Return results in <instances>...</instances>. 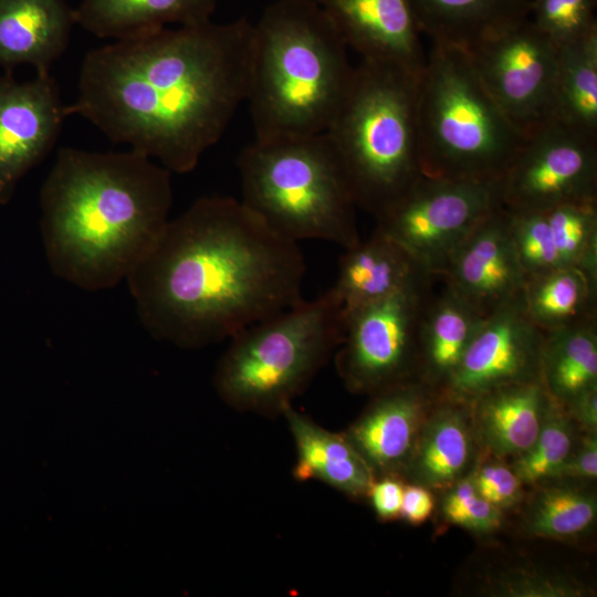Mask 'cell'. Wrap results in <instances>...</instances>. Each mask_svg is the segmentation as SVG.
I'll use <instances>...</instances> for the list:
<instances>
[{
  "mask_svg": "<svg viewBox=\"0 0 597 597\" xmlns=\"http://www.w3.org/2000/svg\"><path fill=\"white\" fill-rule=\"evenodd\" d=\"M597 0H532L530 19L558 49L597 31Z\"/></svg>",
  "mask_w": 597,
  "mask_h": 597,
  "instance_id": "cell-32",
  "label": "cell"
},
{
  "mask_svg": "<svg viewBox=\"0 0 597 597\" xmlns=\"http://www.w3.org/2000/svg\"><path fill=\"white\" fill-rule=\"evenodd\" d=\"M343 331L344 308L333 286L303 298L230 338L216 388L237 410L282 415L338 347Z\"/></svg>",
  "mask_w": 597,
  "mask_h": 597,
  "instance_id": "cell-8",
  "label": "cell"
},
{
  "mask_svg": "<svg viewBox=\"0 0 597 597\" xmlns=\"http://www.w3.org/2000/svg\"><path fill=\"white\" fill-rule=\"evenodd\" d=\"M282 415L296 447L295 480L314 479L348 496H367L376 475L345 433L322 428L292 405Z\"/></svg>",
  "mask_w": 597,
  "mask_h": 597,
  "instance_id": "cell-24",
  "label": "cell"
},
{
  "mask_svg": "<svg viewBox=\"0 0 597 597\" xmlns=\"http://www.w3.org/2000/svg\"><path fill=\"white\" fill-rule=\"evenodd\" d=\"M50 73L18 82L0 77V206L8 203L21 178L52 149L66 117Z\"/></svg>",
  "mask_w": 597,
  "mask_h": 597,
  "instance_id": "cell-14",
  "label": "cell"
},
{
  "mask_svg": "<svg viewBox=\"0 0 597 597\" xmlns=\"http://www.w3.org/2000/svg\"><path fill=\"white\" fill-rule=\"evenodd\" d=\"M441 281V280H440ZM423 306L416 378L437 395L458 368L484 317L442 281Z\"/></svg>",
  "mask_w": 597,
  "mask_h": 597,
  "instance_id": "cell-21",
  "label": "cell"
},
{
  "mask_svg": "<svg viewBox=\"0 0 597 597\" xmlns=\"http://www.w3.org/2000/svg\"><path fill=\"white\" fill-rule=\"evenodd\" d=\"M297 242L241 200L197 199L127 275L143 326L158 339L199 348L303 300Z\"/></svg>",
  "mask_w": 597,
  "mask_h": 597,
  "instance_id": "cell-2",
  "label": "cell"
},
{
  "mask_svg": "<svg viewBox=\"0 0 597 597\" xmlns=\"http://www.w3.org/2000/svg\"><path fill=\"white\" fill-rule=\"evenodd\" d=\"M404 486L396 475H383L374 480L367 498L380 521H392L400 516Z\"/></svg>",
  "mask_w": 597,
  "mask_h": 597,
  "instance_id": "cell-36",
  "label": "cell"
},
{
  "mask_svg": "<svg viewBox=\"0 0 597 597\" xmlns=\"http://www.w3.org/2000/svg\"><path fill=\"white\" fill-rule=\"evenodd\" d=\"M434 507L429 488L415 483L404 486L400 516L412 525L426 522Z\"/></svg>",
  "mask_w": 597,
  "mask_h": 597,
  "instance_id": "cell-38",
  "label": "cell"
},
{
  "mask_svg": "<svg viewBox=\"0 0 597 597\" xmlns=\"http://www.w3.org/2000/svg\"><path fill=\"white\" fill-rule=\"evenodd\" d=\"M540 377L563 406L597 386V320L544 333Z\"/></svg>",
  "mask_w": 597,
  "mask_h": 597,
  "instance_id": "cell-28",
  "label": "cell"
},
{
  "mask_svg": "<svg viewBox=\"0 0 597 597\" xmlns=\"http://www.w3.org/2000/svg\"><path fill=\"white\" fill-rule=\"evenodd\" d=\"M553 121L597 136V31L559 48Z\"/></svg>",
  "mask_w": 597,
  "mask_h": 597,
  "instance_id": "cell-29",
  "label": "cell"
},
{
  "mask_svg": "<svg viewBox=\"0 0 597 597\" xmlns=\"http://www.w3.org/2000/svg\"><path fill=\"white\" fill-rule=\"evenodd\" d=\"M505 212L526 274L577 266L597 275V202Z\"/></svg>",
  "mask_w": 597,
  "mask_h": 597,
  "instance_id": "cell-17",
  "label": "cell"
},
{
  "mask_svg": "<svg viewBox=\"0 0 597 597\" xmlns=\"http://www.w3.org/2000/svg\"><path fill=\"white\" fill-rule=\"evenodd\" d=\"M542 332L522 295L484 317L458 368L437 394L465 405L495 388L541 379Z\"/></svg>",
  "mask_w": 597,
  "mask_h": 597,
  "instance_id": "cell-13",
  "label": "cell"
},
{
  "mask_svg": "<svg viewBox=\"0 0 597 597\" xmlns=\"http://www.w3.org/2000/svg\"><path fill=\"white\" fill-rule=\"evenodd\" d=\"M441 513L447 522L476 533L492 532L502 523V510L478 493L472 474L447 489Z\"/></svg>",
  "mask_w": 597,
  "mask_h": 597,
  "instance_id": "cell-33",
  "label": "cell"
},
{
  "mask_svg": "<svg viewBox=\"0 0 597 597\" xmlns=\"http://www.w3.org/2000/svg\"><path fill=\"white\" fill-rule=\"evenodd\" d=\"M432 277L402 247L375 228L367 240L345 249L333 289L345 314Z\"/></svg>",
  "mask_w": 597,
  "mask_h": 597,
  "instance_id": "cell-20",
  "label": "cell"
},
{
  "mask_svg": "<svg viewBox=\"0 0 597 597\" xmlns=\"http://www.w3.org/2000/svg\"><path fill=\"white\" fill-rule=\"evenodd\" d=\"M418 139L428 177L500 180L524 137L463 48L432 43L418 76Z\"/></svg>",
  "mask_w": 597,
  "mask_h": 597,
  "instance_id": "cell-7",
  "label": "cell"
},
{
  "mask_svg": "<svg viewBox=\"0 0 597 597\" xmlns=\"http://www.w3.org/2000/svg\"><path fill=\"white\" fill-rule=\"evenodd\" d=\"M522 298L544 333L597 320V275L577 266L526 274Z\"/></svg>",
  "mask_w": 597,
  "mask_h": 597,
  "instance_id": "cell-27",
  "label": "cell"
},
{
  "mask_svg": "<svg viewBox=\"0 0 597 597\" xmlns=\"http://www.w3.org/2000/svg\"><path fill=\"white\" fill-rule=\"evenodd\" d=\"M431 43L468 48L484 34L530 15L532 0H409Z\"/></svg>",
  "mask_w": 597,
  "mask_h": 597,
  "instance_id": "cell-26",
  "label": "cell"
},
{
  "mask_svg": "<svg viewBox=\"0 0 597 597\" xmlns=\"http://www.w3.org/2000/svg\"><path fill=\"white\" fill-rule=\"evenodd\" d=\"M553 398L541 379L505 385L471 405L475 433L498 457H517L536 440Z\"/></svg>",
  "mask_w": 597,
  "mask_h": 597,
  "instance_id": "cell-22",
  "label": "cell"
},
{
  "mask_svg": "<svg viewBox=\"0 0 597 597\" xmlns=\"http://www.w3.org/2000/svg\"><path fill=\"white\" fill-rule=\"evenodd\" d=\"M405 473L415 483L449 489L462 478L474 453L469 405L436 397Z\"/></svg>",
  "mask_w": 597,
  "mask_h": 597,
  "instance_id": "cell-23",
  "label": "cell"
},
{
  "mask_svg": "<svg viewBox=\"0 0 597 597\" xmlns=\"http://www.w3.org/2000/svg\"><path fill=\"white\" fill-rule=\"evenodd\" d=\"M238 166L242 203L279 234L344 249L362 240L357 206L326 133L255 138Z\"/></svg>",
  "mask_w": 597,
  "mask_h": 597,
  "instance_id": "cell-6",
  "label": "cell"
},
{
  "mask_svg": "<svg viewBox=\"0 0 597 597\" xmlns=\"http://www.w3.org/2000/svg\"><path fill=\"white\" fill-rule=\"evenodd\" d=\"M75 10L66 0H0V66L30 64L50 73L66 50Z\"/></svg>",
  "mask_w": 597,
  "mask_h": 597,
  "instance_id": "cell-19",
  "label": "cell"
},
{
  "mask_svg": "<svg viewBox=\"0 0 597 597\" xmlns=\"http://www.w3.org/2000/svg\"><path fill=\"white\" fill-rule=\"evenodd\" d=\"M347 45L315 0H276L253 23L247 102L255 138L325 133L353 76Z\"/></svg>",
  "mask_w": 597,
  "mask_h": 597,
  "instance_id": "cell-4",
  "label": "cell"
},
{
  "mask_svg": "<svg viewBox=\"0 0 597 597\" xmlns=\"http://www.w3.org/2000/svg\"><path fill=\"white\" fill-rule=\"evenodd\" d=\"M569 417L578 422L588 433L597 431V386L590 387L565 406Z\"/></svg>",
  "mask_w": 597,
  "mask_h": 597,
  "instance_id": "cell-39",
  "label": "cell"
},
{
  "mask_svg": "<svg viewBox=\"0 0 597 597\" xmlns=\"http://www.w3.org/2000/svg\"><path fill=\"white\" fill-rule=\"evenodd\" d=\"M418 76L401 66L362 60L325 132L357 208L375 219L423 176Z\"/></svg>",
  "mask_w": 597,
  "mask_h": 597,
  "instance_id": "cell-5",
  "label": "cell"
},
{
  "mask_svg": "<svg viewBox=\"0 0 597 597\" xmlns=\"http://www.w3.org/2000/svg\"><path fill=\"white\" fill-rule=\"evenodd\" d=\"M493 591L515 597H569L579 596L585 589L574 580L521 570L500 579Z\"/></svg>",
  "mask_w": 597,
  "mask_h": 597,
  "instance_id": "cell-35",
  "label": "cell"
},
{
  "mask_svg": "<svg viewBox=\"0 0 597 597\" xmlns=\"http://www.w3.org/2000/svg\"><path fill=\"white\" fill-rule=\"evenodd\" d=\"M373 396L345 436L376 478L405 473L436 394L418 379L407 380Z\"/></svg>",
  "mask_w": 597,
  "mask_h": 597,
  "instance_id": "cell-16",
  "label": "cell"
},
{
  "mask_svg": "<svg viewBox=\"0 0 597 597\" xmlns=\"http://www.w3.org/2000/svg\"><path fill=\"white\" fill-rule=\"evenodd\" d=\"M464 50L488 93L523 137L553 122L559 49L530 15Z\"/></svg>",
  "mask_w": 597,
  "mask_h": 597,
  "instance_id": "cell-11",
  "label": "cell"
},
{
  "mask_svg": "<svg viewBox=\"0 0 597 597\" xmlns=\"http://www.w3.org/2000/svg\"><path fill=\"white\" fill-rule=\"evenodd\" d=\"M253 23L245 17L167 27L91 50L78 114L115 143L186 174L214 145L247 101Z\"/></svg>",
  "mask_w": 597,
  "mask_h": 597,
  "instance_id": "cell-1",
  "label": "cell"
},
{
  "mask_svg": "<svg viewBox=\"0 0 597 597\" xmlns=\"http://www.w3.org/2000/svg\"><path fill=\"white\" fill-rule=\"evenodd\" d=\"M597 476L596 433H588L572 449L557 478L593 480Z\"/></svg>",
  "mask_w": 597,
  "mask_h": 597,
  "instance_id": "cell-37",
  "label": "cell"
},
{
  "mask_svg": "<svg viewBox=\"0 0 597 597\" xmlns=\"http://www.w3.org/2000/svg\"><path fill=\"white\" fill-rule=\"evenodd\" d=\"M500 184L509 211L597 202V136L547 123L524 137Z\"/></svg>",
  "mask_w": 597,
  "mask_h": 597,
  "instance_id": "cell-12",
  "label": "cell"
},
{
  "mask_svg": "<svg viewBox=\"0 0 597 597\" xmlns=\"http://www.w3.org/2000/svg\"><path fill=\"white\" fill-rule=\"evenodd\" d=\"M500 207V180L423 175L375 220L376 228L402 247L429 274L439 277L454 251Z\"/></svg>",
  "mask_w": 597,
  "mask_h": 597,
  "instance_id": "cell-9",
  "label": "cell"
},
{
  "mask_svg": "<svg viewBox=\"0 0 597 597\" xmlns=\"http://www.w3.org/2000/svg\"><path fill=\"white\" fill-rule=\"evenodd\" d=\"M437 279L344 314L336 367L347 389L374 395L417 379L419 322Z\"/></svg>",
  "mask_w": 597,
  "mask_h": 597,
  "instance_id": "cell-10",
  "label": "cell"
},
{
  "mask_svg": "<svg viewBox=\"0 0 597 597\" xmlns=\"http://www.w3.org/2000/svg\"><path fill=\"white\" fill-rule=\"evenodd\" d=\"M525 277L503 207L471 232L439 276L483 317L520 297Z\"/></svg>",
  "mask_w": 597,
  "mask_h": 597,
  "instance_id": "cell-15",
  "label": "cell"
},
{
  "mask_svg": "<svg viewBox=\"0 0 597 597\" xmlns=\"http://www.w3.org/2000/svg\"><path fill=\"white\" fill-rule=\"evenodd\" d=\"M597 502L593 493L554 485L541 490L528 510L526 531L537 537L566 540L587 531L595 522Z\"/></svg>",
  "mask_w": 597,
  "mask_h": 597,
  "instance_id": "cell-30",
  "label": "cell"
},
{
  "mask_svg": "<svg viewBox=\"0 0 597 597\" xmlns=\"http://www.w3.org/2000/svg\"><path fill=\"white\" fill-rule=\"evenodd\" d=\"M170 174L134 149L61 148L40 191L52 272L86 291L126 280L169 221Z\"/></svg>",
  "mask_w": 597,
  "mask_h": 597,
  "instance_id": "cell-3",
  "label": "cell"
},
{
  "mask_svg": "<svg viewBox=\"0 0 597 597\" xmlns=\"http://www.w3.org/2000/svg\"><path fill=\"white\" fill-rule=\"evenodd\" d=\"M471 474L478 493L501 510L516 505L522 498V481L504 463L485 462Z\"/></svg>",
  "mask_w": 597,
  "mask_h": 597,
  "instance_id": "cell-34",
  "label": "cell"
},
{
  "mask_svg": "<svg viewBox=\"0 0 597 597\" xmlns=\"http://www.w3.org/2000/svg\"><path fill=\"white\" fill-rule=\"evenodd\" d=\"M217 0H82L75 20L98 38L125 40L211 20Z\"/></svg>",
  "mask_w": 597,
  "mask_h": 597,
  "instance_id": "cell-25",
  "label": "cell"
},
{
  "mask_svg": "<svg viewBox=\"0 0 597 597\" xmlns=\"http://www.w3.org/2000/svg\"><path fill=\"white\" fill-rule=\"evenodd\" d=\"M362 60L420 72L426 52L409 0H315Z\"/></svg>",
  "mask_w": 597,
  "mask_h": 597,
  "instance_id": "cell-18",
  "label": "cell"
},
{
  "mask_svg": "<svg viewBox=\"0 0 597 597\" xmlns=\"http://www.w3.org/2000/svg\"><path fill=\"white\" fill-rule=\"evenodd\" d=\"M573 419L565 407L553 399L534 443L515 457L513 470L525 484L557 478L574 448Z\"/></svg>",
  "mask_w": 597,
  "mask_h": 597,
  "instance_id": "cell-31",
  "label": "cell"
}]
</instances>
